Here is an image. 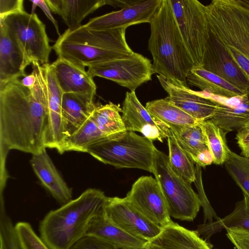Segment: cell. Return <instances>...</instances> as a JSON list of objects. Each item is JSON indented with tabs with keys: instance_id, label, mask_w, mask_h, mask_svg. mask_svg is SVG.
<instances>
[{
	"instance_id": "6da1fadb",
	"label": "cell",
	"mask_w": 249,
	"mask_h": 249,
	"mask_svg": "<svg viewBox=\"0 0 249 249\" xmlns=\"http://www.w3.org/2000/svg\"><path fill=\"white\" fill-rule=\"evenodd\" d=\"M44 97L37 81L29 88L19 79L0 86L1 164L12 149L35 154L45 147L48 129Z\"/></svg>"
},
{
	"instance_id": "7a4b0ae2",
	"label": "cell",
	"mask_w": 249,
	"mask_h": 249,
	"mask_svg": "<svg viewBox=\"0 0 249 249\" xmlns=\"http://www.w3.org/2000/svg\"><path fill=\"white\" fill-rule=\"evenodd\" d=\"M148 50L155 73L188 87L187 76L195 65L180 32L169 0L162 4L151 22Z\"/></svg>"
},
{
	"instance_id": "3957f363",
	"label": "cell",
	"mask_w": 249,
	"mask_h": 249,
	"mask_svg": "<svg viewBox=\"0 0 249 249\" xmlns=\"http://www.w3.org/2000/svg\"><path fill=\"white\" fill-rule=\"evenodd\" d=\"M107 199L100 190L87 189L46 214L39 226L40 238L50 249H71L87 235L90 222L104 211Z\"/></svg>"
},
{
	"instance_id": "277c9868",
	"label": "cell",
	"mask_w": 249,
	"mask_h": 249,
	"mask_svg": "<svg viewBox=\"0 0 249 249\" xmlns=\"http://www.w3.org/2000/svg\"><path fill=\"white\" fill-rule=\"evenodd\" d=\"M126 29L96 30L84 25L74 30L68 28L59 36L52 49L57 58L85 69L92 64L131 54L133 51L126 42Z\"/></svg>"
},
{
	"instance_id": "5b68a950",
	"label": "cell",
	"mask_w": 249,
	"mask_h": 249,
	"mask_svg": "<svg viewBox=\"0 0 249 249\" xmlns=\"http://www.w3.org/2000/svg\"><path fill=\"white\" fill-rule=\"evenodd\" d=\"M210 34L249 77V4L213 0L206 5Z\"/></svg>"
},
{
	"instance_id": "8992f818",
	"label": "cell",
	"mask_w": 249,
	"mask_h": 249,
	"mask_svg": "<svg viewBox=\"0 0 249 249\" xmlns=\"http://www.w3.org/2000/svg\"><path fill=\"white\" fill-rule=\"evenodd\" d=\"M144 136L126 131L89 147L87 153L100 161L117 168H138L153 173L155 147Z\"/></svg>"
},
{
	"instance_id": "52a82bcc",
	"label": "cell",
	"mask_w": 249,
	"mask_h": 249,
	"mask_svg": "<svg viewBox=\"0 0 249 249\" xmlns=\"http://www.w3.org/2000/svg\"><path fill=\"white\" fill-rule=\"evenodd\" d=\"M165 198L170 217L182 221H193L201 202L191 184L171 168L168 156L155 148L153 173Z\"/></svg>"
},
{
	"instance_id": "ba28073f",
	"label": "cell",
	"mask_w": 249,
	"mask_h": 249,
	"mask_svg": "<svg viewBox=\"0 0 249 249\" xmlns=\"http://www.w3.org/2000/svg\"><path fill=\"white\" fill-rule=\"evenodd\" d=\"M0 24L31 64L48 63L52 47L49 44L45 25L36 13L24 11L12 14L0 19Z\"/></svg>"
},
{
	"instance_id": "9c48e42d",
	"label": "cell",
	"mask_w": 249,
	"mask_h": 249,
	"mask_svg": "<svg viewBox=\"0 0 249 249\" xmlns=\"http://www.w3.org/2000/svg\"><path fill=\"white\" fill-rule=\"evenodd\" d=\"M185 44L195 67L203 66L210 31L206 5L197 0H169Z\"/></svg>"
},
{
	"instance_id": "30bf717a",
	"label": "cell",
	"mask_w": 249,
	"mask_h": 249,
	"mask_svg": "<svg viewBox=\"0 0 249 249\" xmlns=\"http://www.w3.org/2000/svg\"><path fill=\"white\" fill-rule=\"evenodd\" d=\"M87 71L92 76L110 80L135 91L139 87L151 80L155 73L151 61L142 54L130 55L89 65Z\"/></svg>"
},
{
	"instance_id": "8fae6325",
	"label": "cell",
	"mask_w": 249,
	"mask_h": 249,
	"mask_svg": "<svg viewBox=\"0 0 249 249\" xmlns=\"http://www.w3.org/2000/svg\"><path fill=\"white\" fill-rule=\"evenodd\" d=\"M33 71L42 91L48 117L45 147L55 148L60 154L65 140L62 114L63 93L49 63H32Z\"/></svg>"
},
{
	"instance_id": "7c38bea8",
	"label": "cell",
	"mask_w": 249,
	"mask_h": 249,
	"mask_svg": "<svg viewBox=\"0 0 249 249\" xmlns=\"http://www.w3.org/2000/svg\"><path fill=\"white\" fill-rule=\"evenodd\" d=\"M154 223L163 228L172 221L160 185L152 176H142L132 185L125 197Z\"/></svg>"
},
{
	"instance_id": "4fadbf2b",
	"label": "cell",
	"mask_w": 249,
	"mask_h": 249,
	"mask_svg": "<svg viewBox=\"0 0 249 249\" xmlns=\"http://www.w3.org/2000/svg\"><path fill=\"white\" fill-rule=\"evenodd\" d=\"M104 211L108 218L122 230L147 242L157 236L162 229L149 220L125 197H107Z\"/></svg>"
},
{
	"instance_id": "5bb4252c",
	"label": "cell",
	"mask_w": 249,
	"mask_h": 249,
	"mask_svg": "<svg viewBox=\"0 0 249 249\" xmlns=\"http://www.w3.org/2000/svg\"><path fill=\"white\" fill-rule=\"evenodd\" d=\"M163 89L167 92L164 98L198 122L210 120L214 114L218 101L202 91H197L157 75Z\"/></svg>"
},
{
	"instance_id": "9a60e30c",
	"label": "cell",
	"mask_w": 249,
	"mask_h": 249,
	"mask_svg": "<svg viewBox=\"0 0 249 249\" xmlns=\"http://www.w3.org/2000/svg\"><path fill=\"white\" fill-rule=\"evenodd\" d=\"M162 0H140L116 11L91 18L84 25L89 29L106 30L127 28L132 25L150 23L160 9Z\"/></svg>"
},
{
	"instance_id": "2e32d148",
	"label": "cell",
	"mask_w": 249,
	"mask_h": 249,
	"mask_svg": "<svg viewBox=\"0 0 249 249\" xmlns=\"http://www.w3.org/2000/svg\"><path fill=\"white\" fill-rule=\"evenodd\" d=\"M122 118L126 131H137L153 141L162 142L170 129L157 120L144 107L135 91H127L123 102Z\"/></svg>"
},
{
	"instance_id": "e0dca14e",
	"label": "cell",
	"mask_w": 249,
	"mask_h": 249,
	"mask_svg": "<svg viewBox=\"0 0 249 249\" xmlns=\"http://www.w3.org/2000/svg\"><path fill=\"white\" fill-rule=\"evenodd\" d=\"M202 67L249 94V77L210 34L206 45Z\"/></svg>"
},
{
	"instance_id": "ac0fdd59",
	"label": "cell",
	"mask_w": 249,
	"mask_h": 249,
	"mask_svg": "<svg viewBox=\"0 0 249 249\" xmlns=\"http://www.w3.org/2000/svg\"><path fill=\"white\" fill-rule=\"evenodd\" d=\"M50 66L63 94L74 93L94 98L96 86L93 77L85 69L59 58Z\"/></svg>"
},
{
	"instance_id": "d6986e66",
	"label": "cell",
	"mask_w": 249,
	"mask_h": 249,
	"mask_svg": "<svg viewBox=\"0 0 249 249\" xmlns=\"http://www.w3.org/2000/svg\"><path fill=\"white\" fill-rule=\"evenodd\" d=\"M211 245L191 231L173 221L162 228L160 233L147 242L146 249H212Z\"/></svg>"
},
{
	"instance_id": "ffe728a7",
	"label": "cell",
	"mask_w": 249,
	"mask_h": 249,
	"mask_svg": "<svg viewBox=\"0 0 249 249\" xmlns=\"http://www.w3.org/2000/svg\"><path fill=\"white\" fill-rule=\"evenodd\" d=\"M46 149L33 154L30 163L44 187L59 203L64 205L72 200V192L55 167Z\"/></svg>"
},
{
	"instance_id": "44dd1931",
	"label": "cell",
	"mask_w": 249,
	"mask_h": 249,
	"mask_svg": "<svg viewBox=\"0 0 249 249\" xmlns=\"http://www.w3.org/2000/svg\"><path fill=\"white\" fill-rule=\"evenodd\" d=\"M30 64L4 26L0 24V86L26 76L25 70Z\"/></svg>"
},
{
	"instance_id": "7402d4cb",
	"label": "cell",
	"mask_w": 249,
	"mask_h": 249,
	"mask_svg": "<svg viewBox=\"0 0 249 249\" xmlns=\"http://www.w3.org/2000/svg\"><path fill=\"white\" fill-rule=\"evenodd\" d=\"M87 235L104 240L119 249H144L147 243L116 225L106 216L104 210L92 219Z\"/></svg>"
},
{
	"instance_id": "603a6c76",
	"label": "cell",
	"mask_w": 249,
	"mask_h": 249,
	"mask_svg": "<svg viewBox=\"0 0 249 249\" xmlns=\"http://www.w3.org/2000/svg\"><path fill=\"white\" fill-rule=\"evenodd\" d=\"M170 129L179 145L196 165L205 167L213 162L205 135L199 123Z\"/></svg>"
},
{
	"instance_id": "cb8c5ba5",
	"label": "cell",
	"mask_w": 249,
	"mask_h": 249,
	"mask_svg": "<svg viewBox=\"0 0 249 249\" xmlns=\"http://www.w3.org/2000/svg\"><path fill=\"white\" fill-rule=\"evenodd\" d=\"M187 81L202 91L213 95L227 99H248L247 93L202 67H194L188 74Z\"/></svg>"
},
{
	"instance_id": "d4e9b609",
	"label": "cell",
	"mask_w": 249,
	"mask_h": 249,
	"mask_svg": "<svg viewBox=\"0 0 249 249\" xmlns=\"http://www.w3.org/2000/svg\"><path fill=\"white\" fill-rule=\"evenodd\" d=\"M95 107L94 98L88 96L74 93L63 94L62 114L65 140L90 116Z\"/></svg>"
},
{
	"instance_id": "484cf974",
	"label": "cell",
	"mask_w": 249,
	"mask_h": 249,
	"mask_svg": "<svg viewBox=\"0 0 249 249\" xmlns=\"http://www.w3.org/2000/svg\"><path fill=\"white\" fill-rule=\"evenodd\" d=\"M53 13L59 15L70 30L81 25L83 20L99 8L106 0H45Z\"/></svg>"
},
{
	"instance_id": "4316f807",
	"label": "cell",
	"mask_w": 249,
	"mask_h": 249,
	"mask_svg": "<svg viewBox=\"0 0 249 249\" xmlns=\"http://www.w3.org/2000/svg\"><path fill=\"white\" fill-rule=\"evenodd\" d=\"M243 199L235 204V208L229 214L214 221L198 226L196 231L209 242L210 237L223 229L240 228L249 231V198L243 194Z\"/></svg>"
},
{
	"instance_id": "83f0119b",
	"label": "cell",
	"mask_w": 249,
	"mask_h": 249,
	"mask_svg": "<svg viewBox=\"0 0 249 249\" xmlns=\"http://www.w3.org/2000/svg\"><path fill=\"white\" fill-rule=\"evenodd\" d=\"M146 109L169 129L197 124L199 122L165 99L148 102Z\"/></svg>"
},
{
	"instance_id": "f1b7e54d",
	"label": "cell",
	"mask_w": 249,
	"mask_h": 249,
	"mask_svg": "<svg viewBox=\"0 0 249 249\" xmlns=\"http://www.w3.org/2000/svg\"><path fill=\"white\" fill-rule=\"evenodd\" d=\"M119 137L108 136L103 132L90 115L72 135L65 140L62 154L71 151L87 152L88 148L93 144Z\"/></svg>"
},
{
	"instance_id": "f546056e",
	"label": "cell",
	"mask_w": 249,
	"mask_h": 249,
	"mask_svg": "<svg viewBox=\"0 0 249 249\" xmlns=\"http://www.w3.org/2000/svg\"><path fill=\"white\" fill-rule=\"evenodd\" d=\"M226 133L238 130L249 122V101L232 106L218 102L210 119Z\"/></svg>"
},
{
	"instance_id": "4dcf8cb0",
	"label": "cell",
	"mask_w": 249,
	"mask_h": 249,
	"mask_svg": "<svg viewBox=\"0 0 249 249\" xmlns=\"http://www.w3.org/2000/svg\"><path fill=\"white\" fill-rule=\"evenodd\" d=\"M120 107L109 102L105 105L96 106L91 116L99 128L110 136L119 137L126 131L120 112Z\"/></svg>"
},
{
	"instance_id": "1f68e13d",
	"label": "cell",
	"mask_w": 249,
	"mask_h": 249,
	"mask_svg": "<svg viewBox=\"0 0 249 249\" xmlns=\"http://www.w3.org/2000/svg\"><path fill=\"white\" fill-rule=\"evenodd\" d=\"M169 148L168 160L172 170L190 184L196 179V169L194 162L181 148L172 131L167 136Z\"/></svg>"
},
{
	"instance_id": "d6a6232c",
	"label": "cell",
	"mask_w": 249,
	"mask_h": 249,
	"mask_svg": "<svg viewBox=\"0 0 249 249\" xmlns=\"http://www.w3.org/2000/svg\"><path fill=\"white\" fill-rule=\"evenodd\" d=\"M199 124L205 135L213 163L216 165L225 163L231 151L226 142L227 133L210 120L199 122Z\"/></svg>"
},
{
	"instance_id": "836d02e7",
	"label": "cell",
	"mask_w": 249,
	"mask_h": 249,
	"mask_svg": "<svg viewBox=\"0 0 249 249\" xmlns=\"http://www.w3.org/2000/svg\"><path fill=\"white\" fill-rule=\"evenodd\" d=\"M225 168L245 195L249 198V158L231 151Z\"/></svg>"
},
{
	"instance_id": "e575fe53",
	"label": "cell",
	"mask_w": 249,
	"mask_h": 249,
	"mask_svg": "<svg viewBox=\"0 0 249 249\" xmlns=\"http://www.w3.org/2000/svg\"><path fill=\"white\" fill-rule=\"evenodd\" d=\"M0 249H22L11 218L6 213L4 202L0 209Z\"/></svg>"
},
{
	"instance_id": "d590c367",
	"label": "cell",
	"mask_w": 249,
	"mask_h": 249,
	"mask_svg": "<svg viewBox=\"0 0 249 249\" xmlns=\"http://www.w3.org/2000/svg\"><path fill=\"white\" fill-rule=\"evenodd\" d=\"M15 229L22 249H50L28 222H18Z\"/></svg>"
},
{
	"instance_id": "8d00e7d4",
	"label": "cell",
	"mask_w": 249,
	"mask_h": 249,
	"mask_svg": "<svg viewBox=\"0 0 249 249\" xmlns=\"http://www.w3.org/2000/svg\"><path fill=\"white\" fill-rule=\"evenodd\" d=\"M196 179L195 183L197 186L198 191V196L201 202V206L203 207L204 212V223L211 222L213 219L216 220L218 218L215 212L211 207L208 200L203 190L201 178L200 166L196 165Z\"/></svg>"
},
{
	"instance_id": "74e56055",
	"label": "cell",
	"mask_w": 249,
	"mask_h": 249,
	"mask_svg": "<svg viewBox=\"0 0 249 249\" xmlns=\"http://www.w3.org/2000/svg\"><path fill=\"white\" fill-rule=\"evenodd\" d=\"M71 249H119L112 244L97 237L87 235Z\"/></svg>"
},
{
	"instance_id": "f35d334b",
	"label": "cell",
	"mask_w": 249,
	"mask_h": 249,
	"mask_svg": "<svg viewBox=\"0 0 249 249\" xmlns=\"http://www.w3.org/2000/svg\"><path fill=\"white\" fill-rule=\"evenodd\" d=\"M226 235L234 246L249 249V231L240 228H227Z\"/></svg>"
},
{
	"instance_id": "ab89813d",
	"label": "cell",
	"mask_w": 249,
	"mask_h": 249,
	"mask_svg": "<svg viewBox=\"0 0 249 249\" xmlns=\"http://www.w3.org/2000/svg\"><path fill=\"white\" fill-rule=\"evenodd\" d=\"M23 0H0V19L24 11Z\"/></svg>"
},
{
	"instance_id": "60d3db41",
	"label": "cell",
	"mask_w": 249,
	"mask_h": 249,
	"mask_svg": "<svg viewBox=\"0 0 249 249\" xmlns=\"http://www.w3.org/2000/svg\"><path fill=\"white\" fill-rule=\"evenodd\" d=\"M235 139L242 156L249 158V128L244 127L238 130Z\"/></svg>"
},
{
	"instance_id": "b9f144b4",
	"label": "cell",
	"mask_w": 249,
	"mask_h": 249,
	"mask_svg": "<svg viewBox=\"0 0 249 249\" xmlns=\"http://www.w3.org/2000/svg\"><path fill=\"white\" fill-rule=\"evenodd\" d=\"M32 2L34 5L38 6L44 13L47 17L49 19V20L52 22L53 25H54L55 30L57 33V34L60 36V34L59 30L58 25L57 24V22L53 18L51 10L49 7L48 5L46 2L45 0H30Z\"/></svg>"
},
{
	"instance_id": "7bdbcfd3",
	"label": "cell",
	"mask_w": 249,
	"mask_h": 249,
	"mask_svg": "<svg viewBox=\"0 0 249 249\" xmlns=\"http://www.w3.org/2000/svg\"><path fill=\"white\" fill-rule=\"evenodd\" d=\"M140 0H106V4L109 5L114 7H119L121 9L125 8L126 7L132 5L135 3L138 2Z\"/></svg>"
},
{
	"instance_id": "ee69618b",
	"label": "cell",
	"mask_w": 249,
	"mask_h": 249,
	"mask_svg": "<svg viewBox=\"0 0 249 249\" xmlns=\"http://www.w3.org/2000/svg\"><path fill=\"white\" fill-rule=\"evenodd\" d=\"M21 84L26 87L32 88L34 87L36 83V78L35 72L32 71L29 75L23 77L21 80Z\"/></svg>"
},
{
	"instance_id": "f6af8a7d",
	"label": "cell",
	"mask_w": 249,
	"mask_h": 249,
	"mask_svg": "<svg viewBox=\"0 0 249 249\" xmlns=\"http://www.w3.org/2000/svg\"><path fill=\"white\" fill-rule=\"evenodd\" d=\"M244 127L249 128V122H248L243 128Z\"/></svg>"
},
{
	"instance_id": "bcb514c9",
	"label": "cell",
	"mask_w": 249,
	"mask_h": 249,
	"mask_svg": "<svg viewBox=\"0 0 249 249\" xmlns=\"http://www.w3.org/2000/svg\"><path fill=\"white\" fill-rule=\"evenodd\" d=\"M234 247L236 248V249H241L240 247H238L237 246H234Z\"/></svg>"
},
{
	"instance_id": "7dc6e473",
	"label": "cell",
	"mask_w": 249,
	"mask_h": 249,
	"mask_svg": "<svg viewBox=\"0 0 249 249\" xmlns=\"http://www.w3.org/2000/svg\"></svg>"
}]
</instances>
